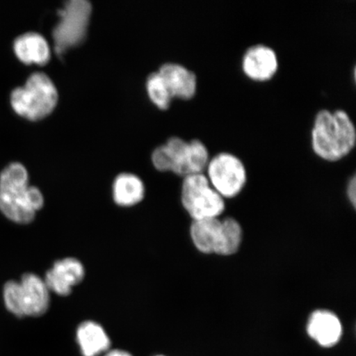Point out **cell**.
<instances>
[{"mask_svg": "<svg viewBox=\"0 0 356 356\" xmlns=\"http://www.w3.org/2000/svg\"><path fill=\"white\" fill-rule=\"evenodd\" d=\"M113 194L114 202L118 206L131 207L144 199L145 186L139 177L124 172L115 177Z\"/></svg>", "mask_w": 356, "mask_h": 356, "instance_id": "obj_16", "label": "cell"}, {"mask_svg": "<svg viewBox=\"0 0 356 356\" xmlns=\"http://www.w3.org/2000/svg\"><path fill=\"white\" fill-rule=\"evenodd\" d=\"M44 206L42 191L29 184V172L19 162H13L0 173V211L8 219L20 225L33 222Z\"/></svg>", "mask_w": 356, "mask_h": 356, "instance_id": "obj_1", "label": "cell"}, {"mask_svg": "<svg viewBox=\"0 0 356 356\" xmlns=\"http://www.w3.org/2000/svg\"><path fill=\"white\" fill-rule=\"evenodd\" d=\"M91 13L92 6L87 0H70L58 12L60 19L52 33L58 55L86 39Z\"/></svg>", "mask_w": 356, "mask_h": 356, "instance_id": "obj_8", "label": "cell"}, {"mask_svg": "<svg viewBox=\"0 0 356 356\" xmlns=\"http://www.w3.org/2000/svg\"><path fill=\"white\" fill-rule=\"evenodd\" d=\"M278 69L277 52L267 44H253L244 52L242 70L249 79L255 81H266L277 74Z\"/></svg>", "mask_w": 356, "mask_h": 356, "instance_id": "obj_11", "label": "cell"}, {"mask_svg": "<svg viewBox=\"0 0 356 356\" xmlns=\"http://www.w3.org/2000/svg\"><path fill=\"white\" fill-rule=\"evenodd\" d=\"M59 99L56 87L43 72H35L26 79L24 86L13 88L10 104L15 113L22 118L38 121L51 114Z\"/></svg>", "mask_w": 356, "mask_h": 356, "instance_id": "obj_5", "label": "cell"}, {"mask_svg": "<svg viewBox=\"0 0 356 356\" xmlns=\"http://www.w3.org/2000/svg\"><path fill=\"white\" fill-rule=\"evenodd\" d=\"M155 356H165V355H155Z\"/></svg>", "mask_w": 356, "mask_h": 356, "instance_id": "obj_20", "label": "cell"}, {"mask_svg": "<svg viewBox=\"0 0 356 356\" xmlns=\"http://www.w3.org/2000/svg\"><path fill=\"white\" fill-rule=\"evenodd\" d=\"M146 88L149 99L159 108L166 110L170 106L173 97L159 72L149 75L147 79Z\"/></svg>", "mask_w": 356, "mask_h": 356, "instance_id": "obj_17", "label": "cell"}, {"mask_svg": "<svg viewBox=\"0 0 356 356\" xmlns=\"http://www.w3.org/2000/svg\"><path fill=\"white\" fill-rule=\"evenodd\" d=\"M307 332L312 339L323 347L338 343L342 336V325L335 314L328 310H316L310 315Z\"/></svg>", "mask_w": 356, "mask_h": 356, "instance_id": "obj_12", "label": "cell"}, {"mask_svg": "<svg viewBox=\"0 0 356 356\" xmlns=\"http://www.w3.org/2000/svg\"><path fill=\"white\" fill-rule=\"evenodd\" d=\"M13 51L25 64L44 65L51 59L50 46L40 33L29 32L21 34L13 41Z\"/></svg>", "mask_w": 356, "mask_h": 356, "instance_id": "obj_14", "label": "cell"}, {"mask_svg": "<svg viewBox=\"0 0 356 356\" xmlns=\"http://www.w3.org/2000/svg\"><path fill=\"white\" fill-rule=\"evenodd\" d=\"M159 73L165 81L173 99H193L197 90V75L177 63H166L160 67Z\"/></svg>", "mask_w": 356, "mask_h": 356, "instance_id": "obj_13", "label": "cell"}, {"mask_svg": "<svg viewBox=\"0 0 356 356\" xmlns=\"http://www.w3.org/2000/svg\"><path fill=\"white\" fill-rule=\"evenodd\" d=\"M104 356H133L127 350L121 349L109 350L108 353H105Z\"/></svg>", "mask_w": 356, "mask_h": 356, "instance_id": "obj_19", "label": "cell"}, {"mask_svg": "<svg viewBox=\"0 0 356 356\" xmlns=\"http://www.w3.org/2000/svg\"><path fill=\"white\" fill-rule=\"evenodd\" d=\"M76 340L83 356H99L111 350L108 334L101 324L92 320L79 325Z\"/></svg>", "mask_w": 356, "mask_h": 356, "instance_id": "obj_15", "label": "cell"}, {"mask_svg": "<svg viewBox=\"0 0 356 356\" xmlns=\"http://www.w3.org/2000/svg\"><path fill=\"white\" fill-rule=\"evenodd\" d=\"M86 277V268L81 261L75 257H65L58 260L47 270L44 282L50 292L60 296H68L73 288L81 283Z\"/></svg>", "mask_w": 356, "mask_h": 356, "instance_id": "obj_10", "label": "cell"}, {"mask_svg": "<svg viewBox=\"0 0 356 356\" xmlns=\"http://www.w3.org/2000/svg\"><path fill=\"white\" fill-rule=\"evenodd\" d=\"M209 160V149L202 140L186 141L178 136L169 138L152 154V162L157 170L172 172L184 177L204 172Z\"/></svg>", "mask_w": 356, "mask_h": 356, "instance_id": "obj_3", "label": "cell"}, {"mask_svg": "<svg viewBox=\"0 0 356 356\" xmlns=\"http://www.w3.org/2000/svg\"><path fill=\"white\" fill-rule=\"evenodd\" d=\"M50 291L44 279L33 273L22 275L21 282H7L3 287L6 308L17 318L40 317L51 304Z\"/></svg>", "mask_w": 356, "mask_h": 356, "instance_id": "obj_6", "label": "cell"}, {"mask_svg": "<svg viewBox=\"0 0 356 356\" xmlns=\"http://www.w3.org/2000/svg\"><path fill=\"white\" fill-rule=\"evenodd\" d=\"M355 143V123L345 110L318 111L311 131V145L318 157L338 161L353 150Z\"/></svg>", "mask_w": 356, "mask_h": 356, "instance_id": "obj_2", "label": "cell"}, {"mask_svg": "<svg viewBox=\"0 0 356 356\" xmlns=\"http://www.w3.org/2000/svg\"><path fill=\"white\" fill-rule=\"evenodd\" d=\"M190 234L195 247L204 254L234 255L243 240L241 225L231 217L193 221Z\"/></svg>", "mask_w": 356, "mask_h": 356, "instance_id": "obj_4", "label": "cell"}, {"mask_svg": "<svg viewBox=\"0 0 356 356\" xmlns=\"http://www.w3.org/2000/svg\"><path fill=\"white\" fill-rule=\"evenodd\" d=\"M181 200L193 221L219 218L225 210L224 198L212 188L204 172L184 178Z\"/></svg>", "mask_w": 356, "mask_h": 356, "instance_id": "obj_7", "label": "cell"}, {"mask_svg": "<svg viewBox=\"0 0 356 356\" xmlns=\"http://www.w3.org/2000/svg\"><path fill=\"white\" fill-rule=\"evenodd\" d=\"M347 197H348L350 202L354 207L356 204V178L355 176L351 177L346 189Z\"/></svg>", "mask_w": 356, "mask_h": 356, "instance_id": "obj_18", "label": "cell"}, {"mask_svg": "<svg viewBox=\"0 0 356 356\" xmlns=\"http://www.w3.org/2000/svg\"><path fill=\"white\" fill-rule=\"evenodd\" d=\"M212 188L222 198H234L247 184V170L242 160L229 152L213 156L206 169Z\"/></svg>", "mask_w": 356, "mask_h": 356, "instance_id": "obj_9", "label": "cell"}]
</instances>
